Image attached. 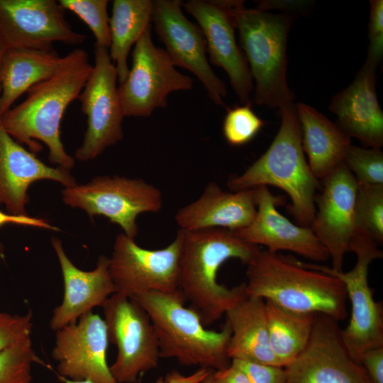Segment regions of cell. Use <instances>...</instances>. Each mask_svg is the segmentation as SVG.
Instances as JSON below:
<instances>
[{
	"mask_svg": "<svg viewBox=\"0 0 383 383\" xmlns=\"http://www.w3.org/2000/svg\"><path fill=\"white\" fill-rule=\"evenodd\" d=\"M92 69L83 49L62 57L52 77L30 87L26 100L0 116L4 129L33 153L42 149L38 140L43 142L49 149L50 162L70 171L74 159L61 140V121L68 105L79 97Z\"/></svg>",
	"mask_w": 383,
	"mask_h": 383,
	"instance_id": "6da1fadb",
	"label": "cell"
},
{
	"mask_svg": "<svg viewBox=\"0 0 383 383\" xmlns=\"http://www.w3.org/2000/svg\"><path fill=\"white\" fill-rule=\"evenodd\" d=\"M179 232L178 289L207 326L247 296L245 282L232 288L218 283L217 273L221 265L231 258L247 264L260 248L228 229H179Z\"/></svg>",
	"mask_w": 383,
	"mask_h": 383,
	"instance_id": "7a4b0ae2",
	"label": "cell"
},
{
	"mask_svg": "<svg viewBox=\"0 0 383 383\" xmlns=\"http://www.w3.org/2000/svg\"><path fill=\"white\" fill-rule=\"evenodd\" d=\"M246 265L247 295L295 312L321 313L338 321L347 317V294L338 278L268 250L260 249Z\"/></svg>",
	"mask_w": 383,
	"mask_h": 383,
	"instance_id": "3957f363",
	"label": "cell"
},
{
	"mask_svg": "<svg viewBox=\"0 0 383 383\" xmlns=\"http://www.w3.org/2000/svg\"><path fill=\"white\" fill-rule=\"evenodd\" d=\"M149 315L157 335L160 356L173 358L183 366H199L212 370L231 363L228 347L231 335L226 322L220 331L209 330L199 316L185 306L179 292H143L130 297Z\"/></svg>",
	"mask_w": 383,
	"mask_h": 383,
	"instance_id": "277c9868",
	"label": "cell"
},
{
	"mask_svg": "<svg viewBox=\"0 0 383 383\" xmlns=\"http://www.w3.org/2000/svg\"><path fill=\"white\" fill-rule=\"evenodd\" d=\"M279 113L281 125L268 149L243 173L230 179L227 186L233 192L260 186L279 187L290 197L289 211L299 226L310 227L320 183L304 154L295 104Z\"/></svg>",
	"mask_w": 383,
	"mask_h": 383,
	"instance_id": "5b68a950",
	"label": "cell"
},
{
	"mask_svg": "<svg viewBox=\"0 0 383 383\" xmlns=\"http://www.w3.org/2000/svg\"><path fill=\"white\" fill-rule=\"evenodd\" d=\"M235 28L252 79L254 102L279 111L294 98L287 80V44L294 16L247 9L243 1H231Z\"/></svg>",
	"mask_w": 383,
	"mask_h": 383,
	"instance_id": "8992f818",
	"label": "cell"
},
{
	"mask_svg": "<svg viewBox=\"0 0 383 383\" xmlns=\"http://www.w3.org/2000/svg\"><path fill=\"white\" fill-rule=\"evenodd\" d=\"M349 251L355 253L357 261L346 272L303 262L291 255L289 257L298 265L333 276L343 284L351 304V316L347 326L340 330V335L349 355L359 363L365 351L383 347L382 304L374 301L368 282L369 267L373 260L383 257V252L372 238L357 231L350 241Z\"/></svg>",
	"mask_w": 383,
	"mask_h": 383,
	"instance_id": "52a82bcc",
	"label": "cell"
},
{
	"mask_svg": "<svg viewBox=\"0 0 383 383\" xmlns=\"http://www.w3.org/2000/svg\"><path fill=\"white\" fill-rule=\"evenodd\" d=\"M62 194L65 204L84 210L91 220L106 217L133 239L138 232V216L159 212L163 204L162 193L154 185L118 175L96 177L87 184L65 187Z\"/></svg>",
	"mask_w": 383,
	"mask_h": 383,
	"instance_id": "ba28073f",
	"label": "cell"
},
{
	"mask_svg": "<svg viewBox=\"0 0 383 383\" xmlns=\"http://www.w3.org/2000/svg\"><path fill=\"white\" fill-rule=\"evenodd\" d=\"M109 343L117 348L110 371L117 383H137L140 374L158 366V341L150 318L136 301L114 293L104 303Z\"/></svg>",
	"mask_w": 383,
	"mask_h": 383,
	"instance_id": "9c48e42d",
	"label": "cell"
},
{
	"mask_svg": "<svg viewBox=\"0 0 383 383\" xmlns=\"http://www.w3.org/2000/svg\"><path fill=\"white\" fill-rule=\"evenodd\" d=\"M193 88V79L178 72L165 50L152 39L151 25L135 44L132 66L118 87L124 116L148 117L167 106V96Z\"/></svg>",
	"mask_w": 383,
	"mask_h": 383,
	"instance_id": "30bf717a",
	"label": "cell"
},
{
	"mask_svg": "<svg viewBox=\"0 0 383 383\" xmlns=\"http://www.w3.org/2000/svg\"><path fill=\"white\" fill-rule=\"evenodd\" d=\"M115 65L109 49L94 44V65L78 99L87 116L84 140L74 153L80 161L93 160L123 138L124 116L121 105Z\"/></svg>",
	"mask_w": 383,
	"mask_h": 383,
	"instance_id": "8fae6325",
	"label": "cell"
},
{
	"mask_svg": "<svg viewBox=\"0 0 383 383\" xmlns=\"http://www.w3.org/2000/svg\"><path fill=\"white\" fill-rule=\"evenodd\" d=\"M180 245L179 231L170 245L158 250L143 248L123 233L117 235L109 265L116 293L130 298L143 292L178 290Z\"/></svg>",
	"mask_w": 383,
	"mask_h": 383,
	"instance_id": "7c38bea8",
	"label": "cell"
},
{
	"mask_svg": "<svg viewBox=\"0 0 383 383\" xmlns=\"http://www.w3.org/2000/svg\"><path fill=\"white\" fill-rule=\"evenodd\" d=\"M338 321L316 313L305 349L284 367L286 383H372L346 350Z\"/></svg>",
	"mask_w": 383,
	"mask_h": 383,
	"instance_id": "4fadbf2b",
	"label": "cell"
},
{
	"mask_svg": "<svg viewBox=\"0 0 383 383\" xmlns=\"http://www.w3.org/2000/svg\"><path fill=\"white\" fill-rule=\"evenodd\" d=\"M179 0L153 1L151 21L172 64L192 72L218 106L227 96L224 82L213 71L206 57V41L199 28L182 12Z\"/></svg>",
	"mask_w": 383,
	"mask_h": 383,
	"instance_id": "5bb4252c",
	"label": "cell"
},
{
	"mask_svg": "<svg viewBox=\"0 0 383 383\" xmlns=\"http://www.w3.org/2000/svg\"><path fill=\"white\" fill-rule=\"evenodd\" d=\"M87 35L75 32L54 0H0V41L6 49L50 50L54 42L76 45Z\"/></svg>",
	"mask_w": 383,
	"mask_h": 383,
	"instance_id": "9a60e30c",
	"label": "cell"
},
{
	"mask_svg": "<svg viewBox=\"0 0 383 383\" xmlns=\"http://www.w3.org/2000/svg\"><path fill=\"white\" fill-rule=\"evenodd\" d=\"M109 338L106 323L92 311L55 331L51 356L57 375L71 380L117 383L107 362Z\"/></svg>",
	"mask_w": 383,
	"mask_h": 383,
	"instance_id": "2e32d148",
	"label": "cell"
},
{
	"mask_svg": "<svg viewBox=\"0 0 383 383\" xmlns=\"http://www.w3.org/2000/svg\"><path fill=\"white\" fill-rule=\"evenodd\" d=\"M182 6L199 25L209 61L226 72L240 102L250 104L252 77L235 40L231 1L189 0Z\"/></svg>",
	"mask_w": 383,
	"mask_h": 383,
	"instance_id": "e0dca14e",
	"label": "cell"
},
{
	"mask_svg": "<svg viewBox=\"0 0 383 383\" xmlns=\"http://www.w3.org/2000/svg\"><path fill=\"white\" fill-rule=\"evenodd\" d=\"M316 199L318 211L310 228L326 249L332 269L343 271L345 254L355 233V202L357 182L344 162L323 179Z\"/></svg>",
	"mask_w": 383,
	"mask_h": 383,
	"instance_id": "ac0fdd59",
	"label": "cell"
},
{
	"mask_svg": "<svg viewBox=\"0 0 383 383\" xmlns=\"http://www.w3.org/2000/svg\"><path fill=\"white\" fill-rule=\"evenodd\" d=\"M254 189L256 214L249 226L235 231L239 237L252 244L265 245L271 252L289 250L318 262L329 258L310 227L292 223L277 210V205L282 202L280 197L273 195L267 186Z\"/></svg>",
	"mask_w": 383,
	"mask_h": 383,
	"instance_id": "d6986e66",
	"label": "cell"
},
{
	"mask_svg": "<svg viewBox=\"0 0 383 383\" xmlns=\"http://www.w3.org/2000/svg\"><path fill=\"white\" fill-rule=\"evenodd\" d=\"M52 180L71 187L77 182L70 171L50 167L26 150L3 128L0 120V205L15 215L27 214L28 187L35 182Z\"/></svg>",
	"mask_w": 383,
	"mask_h": 383,
	"instance_id": "ffe728a7",
	"label": "cell"
},
{
	"mask_svg": "<svg viewBox=\"0 0 383 383\" xmlns=\"http://www.w3.org/2000/svg\"><path fill=\"white\" fill-rule=\"evenodd\" d=\"M51 244L60 265L64 284L62 301L54 309L49 323L50 329L56 331L77 322L94 308L102 306L116 290L109 273V257L99 255L96 268L84 271L70 260L59 238H52Z\"/></svg>",
	"mask_w": 383,
	"mask_h": 383,
	"instance_id": "44dd1931",
	"label": "cell"
},
{
	"mask_svg": "<svg viewBox=\"0 0 383 383\" xmlns=\"http://www.w3.org/2000/svg\"><path fill=\"white\" fill-rule=\"evenodd\" d=\"M377 67L365 62L353 82L335 94L329 104L338 126L350 138L380 149L383 145V112L376 90Z\"/></svg>",
	"mask_w": 383,
	"mask_h": 383,
	"instance_id": "7402d4cb",
	"label": "cell"
},
{
	"mask_svg": "<svg viewBox=\"0 0 383 383\" xmlns=\"http://www.w3.org/2000/svg\"><path fill=\"white\" fill-rule=\"evenodd\" d=\"M256 211L254 188L228 192L211 182L196 200L177 211L174 220L183 231L225 228L235 231L249 226Z\"/></svg>",
	"mask_w": 383,
	"mask_h": 383,
	"instance_id": "603a6c76",
	"label": "cell"
},
{
	"mask_svg": "<svg viewBox=\"0 0 383 383\" xmlns=\"http://www.w3.org/2000/svg\"><path fill=\"white\" fill-rule=\"evenodd\" d=\"M230 359L282 367L270 343L265 299L247 295L226 313Z\"/></svg>",
	"mask_w": 383,
	"mask_h": 383,
	"instance_id": "cb8c5ba5",
	"label": "cell"
},
{
	"mask_svg": "<svg viewBox=\"0 0 383 383\" xmlns=\"http://www.w3.org/2000/svg\"><path fill=\"white\" fill-rule=\"evenodd\" d=\"M295 107L308 164L315 177L323 180L343 162L350 137L313 107L303 103Z\"/></svg>",
	"mask_w": 383,
	"mask_h": 383,
	"instance_id": "d4e9b609",
	"label": "cell"
},
{
	"mask_svg": "<svg viewBox=\"0 0 383 383\" xmlns=\"http://www.w3.org/2000/svg\"><path fill=\"white\" fill-rule=\"evenodd\" d=\"M62 60L54 50L6 49L0 65V116L30 87L52 77Z\"/></svg>",
	"mask_w": 383,
	"mask_h": 383,
	"instance_id": "484cf974",
	"label": "cell"
},
{
	"mask_svg": "<svg viewBox=\"0 0 383 383\" xmlns=\"http://www.w3.org/2000/svg\"><path fill=\"white\" fill-rule=\"evenodd\" d=\"M153 10L151 0H114L109 18V56L115 65L118 80L122 84L128 77V56L133 44L150 26Z\"/></svg>",
	"mask_w": 383,
	"mask_h": 383,
	"instance_id": "4316f807",
	"label": "cell"
},
{
	"mask_svg": "<svg viewBox=\"0 0 383 383\" xmlns=\"http://www.w3.org/2000/svg\"><path fill=\"white\" fill-rule=\"evenodd\" d=\"M265 301L270 346L279 365L284 367L305 349L316 313L295 312Z\"/></svg>",
	"mask_w": 383,
	"mask_h": 383,
	"instance_id": "83f0119b",
	"label": "cell"
},
{
	"mask_svg": "<svg viewBox=\"0 0 383 383\" xmlns=\"http://www.w3.org/2000/svg\"><path fill=\"white\" fill-rule=\"evenodd\" d=\"M355 231L383 243V184H357L355 202Z\"/></svg>",
	"mask_w": 383,
	"mask_h": 383,
	"instance_id": "f1b7e54d",
	"label": "cell"
},
{
	"mask_svg": "<svg viewBox=\"0 0 383 383\" xmlns=\"http://www.w3.org/2000/svg\"><path fill=\"white\" fill-rule=\"evenodd\" d=\"M34 363L48 367L35 354L31 338L1 351L0 383H31Z\"/></svg>",
	"mask_w": 383,
	"mask_h": 383,
	"instance_id": "f546056e",
	"label": "cell"
},
{
	"mask_svg": "<svg viewBox=\"0 0 383 383\" xmlns=\"http://www.w3.org/2000/svg\"><path fill=\"white\" fill-rule=\"evenodd\" d=\"M107 0H60L61 9L77 15L91 30L95 45L109 48L111 43Z\"/></svg>",
	"mask_w": 383,
	"mask_h": 383,
	"instance_id": "4dcf8cb0",
	"label": "cell"
},
{
	"mask_svg": "<svg viewBox=\"0 0 383 383\" xmlns=\"http://www.w3.org/2000/svg\"><path fill=\"white\" fill-rule=\"evenodd\" d=\"M343 162L357 184H383V152L381 149L351 144Z\"/></svg>",
	"mask_w": 383,
	"mask_h": 383,
	"instance_id": "1f68e13d",
	"label": "cell"
},
{
	"mask_svg": "<svg viewBox=\"0 0 383 383\" xmlns=\"http://www.w3.org/2000/svg\"><path fill=\"white\" fill-rule=\"evenodd\" d=\"M264 121L250 104H243L228 111L222 131L226 140L233 146H240L252 140L264 126Z\"/></svg>",
	"mask_w": 383,
	"mask_h": 383,
	"instance_id": "d6a6232c",
	"label": "cell"
},
{
	"mask_svg": "<svg viewBox=\"0 0 383 383\" xmlns=\"http://www.w3.org/2000/svg\"><path fill=\"white\" fill-rule=\"evenodd\" d=\"M33 326L31 310L23 315L0 312V352L31 338Z\"/></svg>",
	"mask_w": 383,
	"mask_h": 383,
	"instance_id": "836d02e7",
	"label": "cell"
},
{
	"mask_svg": "<svg viewBox=\"0 0 383 383\" xmlns=\"http://www.w3.org/2000/svg\"><path fill=\"white\" fill-rule=\"evenodd\" d=\"M366 62L377 67L383 57V1L371 0Z\"/></svg>",
	"mask_w": 383,
	"mask_h": 383,
	"instance_id": "e575fe53",
	"label": "cell"
},
{
	"mask_svg": "<svg viewBox=\"0 0 383 383\" xmlns=\"http://www.w3.org/2000/svg\"><path fill=\"white\" fill-rule=\"evenodd\" d=\"M231 363L244 371L252 383H286L287 372L284 367L261 365L238 360Z\"/></svg>",
	"mask_w": 383,
	"mask_h": 383,
	"instance_id": "d590c367",
	"label": "cell"
},
{
	"mask_svg": "<svg viewBox=\"0 0 383 383\" xmlns=\"http://www.w3.org/2000/svg\"><path fill=\"white\" fill-rule=\"evenodd\" d=\"M359 363L365 368L372 383H383V347L365 351Z\"/></svg>",
	"mask_w": 383,
	"mask_h": 383,
	"instance_id": "8d00e7d4",
	"label": "cell"
},
{
	"mask_svg": "<svg viewBox=\"0 0 383 383\" xmlns=\"http://www.w3.org/2000/svg\"><path fill=\"white\" fill-rule=\"evenodd\" d=\"M9 223L60 231L57 227L51 225L46 219L30 216L28 214L15 215L4 213L0 210V227Z\"/></svg>",
	"mask_w": 383,
	"mask_h": 383,
	"instance_id": "74e56055",
	"label": "cell"
},
{
	"mask_svg": "<svg viewBox=\"0 0 383 383\" xmlns=\"http://www.w3.org/2000/svg\"><path fill=\"white\" fill-rule=\"evenodd\" d=\"M213 383H252L248 375L233 364L223 369L213 371Z\"/></svg>",
	"mask_w": 383,
	"mask_h": 383,
	"instance_id": "f35d334b",
	"label": "cell"
},
{
	"mask_svg": "<svg viewBox=\"0 0 383 383\" xmlns=\"http://www.w3.org/2000/svg\"><path fill=\"white\" fill-rule=\"evenodd\" d=\"M211 370H212L199 368L192 374L184 375L179 371L173 370L165 377L158 378L155 383H201Z\"/></svg>",
	"mask_w": 383,
	"mask_h": 383,
	"instance_id": "ab89813d",
	"label": "cell"
},
{
	"mask_svg": "<svg viewBox=\"0 0 383 383\" xmlns=\"http://www.w3.org/2000/svg\"><path fill=\"white\" fill-rule=\"evenodd\" d=\"M58 379L63 382V383H93L91 381L89 380H82V381H76V380H71L70 379L65 378L64 377L57 375Z\"/></svg>",
	"mask_w": 383,
	"mask_h": 383,
	"instance_id": "60d3db41",
	"label": "cell"
},
{
	"mask_svg": "<svg viewBox=\"0 0 383 383\" xmlns=\"http://www.w3.org/2000/svg\"><path fill=\"white\" fill-rule=\"evenodd\" d=\"M213 370H211L208 376L202 381L201 383H213L212 379V372Z\"/></svg>",
	"mask_w": 383,
	"mask_h": 383,
	"instance_id": "b9f144b4",
	"label": "cell"
},
{
	"mask_svg": "<svg viewBox=\"0 0 383 383\" xmlns=\"http://www.w3.org/2000/svg\"><path fill=\"white\" fill-rule=\"evenodd\" d=\"M5 50H6V48L4 47L3 43L0 41V65H1V59H2L3 55Z\"/></svg>",
	"mask_w": 383,
	"mask_h": 383,
	"instance_id": "7bdbcfd3",
	"label": "cell"
},
{
	"mask_svg": "<svg viewBox=\"0 0 383 383\" xmlns=\"http://www.w3.org/2000/svg\"><path fill=\"white\" fill-rule=\"evenodd\" d=\"M4 255V248L1 242H0V262Z\"/></svg>",
	"mask_w": 383,
	"mask_h": 383,
	"instance_id": "ee69618b",
	"label": "cell"
},
{
	"mask_svg": "<svg viewBox=\"0 0 383 383\" xmlns=\"http://www.w3.org/2000/svg\"><path fill=\"white\" fill-rule=\"evenodd\" d=\"M1 84H0V95H1Z\"/></svg>",
	"mask_w": 383,
	"mask_h": 383,
	"instance_id": "f6af8a7d",
	"label": "cell"
}]
</instances>
